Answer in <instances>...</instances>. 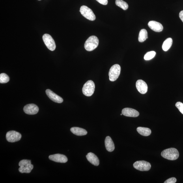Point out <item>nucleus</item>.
Masks as SVG:
<instances>
[{"label": "nucleus", "instance_id": "f257e3e1", "mask_svg": "<svg viewBox=\"0 0 183 183\" xmlns=\"http://www.w3.org/2000/svg\"><path fill=\"white\" fill-rule=\"evenodd\" d=\"M163 158L171 160H176L179 156V153L176 148H170L164 150L161 152Z\"/></svg>", "mask_w": 183, "mask_h": 183}, {"label": "nucleus", "instance_id": "f03ea898", "mask_svg": "<svg viewBox=\"0 0 183 183\" xmlns=\"http://www.w3.org/2000/svg\"><path fill=\"white\" fill-rule=\"evenodd\" d=\"M99 44L98 38L95 36H92L88 38L85 44V48L88 51H91L97 48Z\"/></svg>", "mask_w": 183, "mask_h": 183}, {"label": "nucleus", "instance_id": "7ed1b4c3", "mask_svg": "<svg viewBox=\"0 0 183 183\" xmlns=\"http://www.w3.org/2000/svg\"><path fill=\"white\" fill-rule=\"evenodd\" d=\"M95 89V85L91 80L88 81L83 85L82 91L85 95L90 97L93 94Z\"/></svg>", "mask_w": 183, "mask_h": 183}, {"label": "nucleus", "instance_id": "20e7f679", "mask_svg": "<svg viewBox=\"0 0 183 183\" xmlns=\"http://www.w3.org/2000/svg\"><path fill=\"white\" fill-rule=\"evenodd\" d=\"M121 71V67L119 64H115L110 69L109 75V80L111 81H115L119 77Z\"/></svg>", "mask_w": 183, "mask_h": 183}, {"label": "nucleus", "instance_id": "39448f33", "mask_svg": "<svg viewBox=\"0 0 183 183\" xmlns=\"http://www.w3.org/2000/svg\"><path fill=\"white\" fill-rule=\"evenodd\" d=\"M80 12L82 16L88 20L94 21L95 20L96 16L92 10L88 6H83L80 8Z\"/></svg>", "mask_w": 183, "mask_h": 183}, {"label": "nucleus", "instance_id": "423d86ee", "mask_svg": "<svg viewBox=\"0 0 183 183\" xmlns=\"http://www.w3.org/2000/svg\"><path fill=\"white\" fill-rule=\"evenodd\" d=\"M134 168L138 170L144 171H149L151 168V165L145 161H138L133 164Z\"/></svg>", "mask_w": 183, "mask_h": 183}, {"label": "nucleus", "instance_id": "0eeeda50", "mask_svg": "<svg viewBox=\"0 0 183 183\" xmlns=\"http://www.w3.org/2000/svg\"><path fill=\"white\" fill-rule=\"evenodd\" d=\"M42 38L47 48L51 51H54L56 49V46L54 40L51 36L48 34H45L43 36Z\"/></svg>", "mask_w": 183, "mask_h": 183}, {"label": "nucleus", "instance_id": "6e6552de", "mask_svg": "<svg viewBox=\"0 0 183 183\" xmlns=\"http://www.w3.org/2000/svg\"><path fill=\"white\" fill-rule=\"evenodd\" d=\"M6 140L10 143H14L20 141L21 135L20 133L14 131H8L6 133Z\"/></svg>", "mask_w": 183, "mask_h": 183}, {"label": "nucleus", "instance_id": "1a4fd4ad", "mask_svg": "<svg viewBox=\"0 0 183 183\" xmlns=\"http://www.w3.org/2000/svg\"><path fill=\"white\" fill-rule=\"evenodd\" d=\"M23 111L27 114L35 115L38 112L39 108L35 104H28L24 107Z\"/></svg>", "mask_w": 183, "mask_h": 183}, {"label": "nucleus", "instance_id": "9d476101", "mask_svg": "<svg viewBox=\"0 0 183 183\" xmlns=\"http://www.w3.org/2000/svg\"><path fill=\"white\" fill-rule=\"evenodd\" d=\"M49 159L55 162L61 163H66L68 160L67 157L66 156L59 154L51 155L49 156Z\"/></svg>", "mask_w": 183, "mask_h": 183}, {"label": "nucleus", "instance_id": "9b49d317", "mask_svg": "<svg viewBox=\"0 0 183 183\" xmlns=\"http://www.w3.org/2000/svg\"><path fill=\"white\" fill-rule=\"evenodd\" d=\"M136 87L138 91L141 94H145L148 91L147 84L142 80H138L136 83Z\"/></svg>", "mask_w": 183, "mask_h": 183}, {"label": "nucleus", "instance_id": "f8f14e48", "mask_svg": "<svg viewBox=\"0 0 183 183\" xmlns=\"http://www.w3.org/2000/svg\"><path fill=\"white\" fill-rule=\"evenodd\" d=\"M47 95L52 100L57 103H61L63 102V100L61 97L56 94L54 92L49 89H47L46 91Z\"/></svg>", "mask_w": 183, "mask_h": 183}, {"label": "nucleus", "instance_id": "ddd939ff", "mask_svg": "<svg viewBox=\"0 0 183 183\" xmlns=\"http://www.w3.org/2000/svg\"><path fill=\"white\" fill-rule=\"evenodd\" d=\"M122 113L127 117H136L139 116L138 111L135 109L130 108H125L122 110Z\"/></svg>", "mask_w": 183, "mask_h": 183}, {"label": "nucleus", "instance_id": "4468645a", "mask_svg": "<svg viewBox=\"0 0 183 183\" xmlns=\"http://www.w3.org/2000/svg\"><path fill=\"white\" fill-rule=\"evenodd\" d=\"M148 26L153 31L156 32H161L163 30V26L160 23L156 21H150L148 24Z\"/></svg>", "mask_w": 183, "mask_h": 183}, {"label": "nucleus", "instance_id": "2eb2a0df", "mask_svg": "<svg viewBox=\"0 0 183 183\" xmlns=\"http://www.w3.org/2000/svg\"><path fill=\"white\" fill-rule=\"evenodd\" d=\"M87 160L91 164L98 166L100 164V160L96 155L93 153L90 152L86 155Z\"/></svg>", "mask_w": 183, "mask_h": 183}, {"label": "nucleus", "instance_id": "dca6fc26", "mask_svg": "<svg viewBox=\"0 0 183 183\" xmlns=\"http://www.w3.org/2000/svg\"><path fill=\"white\" fill-rule=\"evenodd\" d=\"M105 145L107 150L109 152H112L115 149V145L112 140L109 136L106 137L105 140Z\"/></svg>", "mask_w": 183, "mask_h": 183}, {"label": "nucleus", "instance_id": "f3484780", "mask_svg": "<svg viewBox=\"0 0 183 183\" xmlns=\"http://www.w3.org/2000/svg\"><path fill=\"white\" fill-rule=\"evenodd\" d=\"M70 130L73 134L78 136H82L87 134V132L85 129L76 127L71 128Z\"/></svg>", "mask_w": 183, "mask_h": 183}, {"label": "nucleus", "instance_id": "a211bd4d", "mask_svg": "<svg viewBox=\"0 0 183 183\" xmlns=\"http://www.w3.org/2000/svg\"><path fill=\"white\" fill-rule=\"evenodd\" d=\"M137 131L140 134L145 136H148L151 134V131L149 128L138 127Z\"/></svg>", "mask_w": 183, "mask_h": 183}, {"label": "nucleus", "instance_id": "6ab92c4d", "mask_svg": "<svg viewBox=\"0 0 183 183\" xmlns=\"http://www.w3.org/2000/svg\"><path fill=\"white\" fill-rule=\"evenodd\" d=\"M173 40L171 38H169L167 39L164 42L162 46V48L163 51H167L171 48Z\"/></svg>", "mask_w": 183, "mask_h": 183}, {"label": "nucleus", "instance_id": "aec40b11", "mask_svg": "<svg viewBox=\"0 0 183 183\" xmlns=\"http://www.w3.org/2000/svg\"><path fill=\"white\" fill-rule=\"evenodd\" d=\"M148 38V32L145 29H143L140 31L138 37V40L140 42H142Z\"/></svg>", "mask_w": 183, "mask_h": 183}, {"label": "nucleus", "instance_id": "412c9836", "mask_svg": "<svg viewBox=\"0 0 183 183\" xmlns=\"http://www.w3.org/2000/svg\"><path fill=\"white\" fill-rule=\"evenodd\" d=\"M33 168V165L31 164H30L26 166L20 167L19 169V171L22 173H30Z\"/></svg>", "mask_w": 183, "mask_h": 183}, {"label": "nucleus", "instance_id": "4be33fe9", "mask_svg": "<svg viewBox=\"0 0 183 183\" xmlns=\"http://www.w3.org/2000/svg\"><path fill=\"white\" fill-rule=\"evenodd\" d=\"M115 4L116 5L124 10L127 9L129 7L128 4L122 0H116Z\"/></svg>", "mask_w": 183, "mask_h": 183}, {"label": "nucleus", "instance_id": "5701e85b", "mask_svg": "<svg viewBox=\"0 0 183 183\" xmlns=\"http://www.w3.org/2000/svg\"><path fill=\"white\" fill-rule=\"evenodd\" d=\"M10 80V78L5 73H1L0 75V83H5L8 82Z\"/></svg>", "mask_w": 183, "mask_h": 183}, {"label": "nucleus", "instance_id": "b1692460", "mask_svg": "<svg viewBox=\"0 0 183 183\" xmlns=\"http://www.w3.org/2000/svg\"><path fill=\"white\" fill-rule=\"evenodd\" d=\"M156 54V52L154 51L149 52L146 53L144 56V59L146 61L151 59L155 57Z\"/></svg>", "mask_w": 183, "mask_h": 183}, {"label": "nucleus", "instance_id": "393cba45", "mask_svg": "<svg viewBox=\"0 0 183 183\" xmlns=\"http://www.w3.org/2000/svg\"><path fill=\"white\" fill-rule=\"evenodd\" d=\"M31 164V161L29 160L23 159L21 160L19 163V166H26L27 165Z\"/></svg>", "mask_w": 183, "mask_h": 183}, {"label": "nucleus", "instance_id": "a878e982", "mask_svg": "<svg viewBox=\"0 0 183 183\" xmlns=\"http://www.w3.org/2000/svg\"><path fill=\"white\" fill-rule=\"evenodd\" d=\"M176 106L179 110L183 114V104L180 102H178L176 103Z\"/></svg>", "mask_w": 183, "mask_h": 183}, {"label": "nucleus", "instance_id": "bb28decb", "mask_svg": "<svg viewBox=\"0 0 183 183\" xmlns=\"http://www.w3.org/2000/svg\"><path fill=\"white\" fill-rule=\"evenodd\" d=\"M177 181V179L175 177H172L168 179L164 182V183H175Z\"/></svg>", "mask_w": 183, "mask_h": 183}, {"label": "nucleus", "instance_id": "cd10ccee", "mask_svg": "<svg viewBox=\"0 0 183 183\" xmlns=\"http://www.w3.org/2000/svg\"><path fill=\"white\" fill-rule=\"evenodd\" d=\"M98 3L103 5H106L108 4V1L107 0H96Z\"/></svg>", "mask_w": 183, "mask_h": 183}, {"label": "nucleus", "instance_id": "c85d7f7f", "mask_svg": "<svg viewBox=\"0 0 183 183\" xmlns=\"http://www.w3.org/2000/svg\"><path fill=\"white\" fill-rule=\"evenodd\" d=\"M179 16L181 20L183 22V10L180 12Z\"/></svg>", "mask_w": 183, "mask_h": 183}, {"label": "nucleus", "instance_id": "c756f323", "mask_svg": "<svg viewBox=\"0 0 183 183\" xmlns=\"http://www.w3.org/2000/svg\"><path fill=\"white\" fill-rule=\"evenodd\" d=\"M123 115V114H122H122H120V115Z\"/></svg>", "mask_w": 183, "mask_h": 183}, {"label": "nucleus", "instance_id": "7c9ffc66", "mask_svg": "<svg viewBox=\"0 0 183 183\" xmlns=\"http://www.w3.org/2000/svg\"><path fill=\"white\" fill-rule=\"evenodd\" d=\"M38 1H41V0H38Z\"/></svg>", "mask_w": 183, "mask_h": 183}]
</instances>
